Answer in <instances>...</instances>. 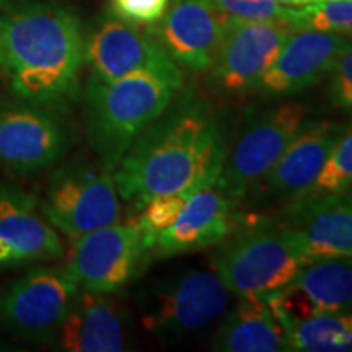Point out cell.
I'll use <instances>...</instances> for the list:
<instances>
[{"label": "cell", "instance_id": "1", "mask_svg": "<svg viewBox=\"0 0 352 352\" xmlns=\"http://www.w3.org/2000/svg\"><path fill=\"white\" fill-rule=\"evenodd\" d=\"M228 145L223 118L183 87L116 165L118 192L135 209L155 196L191 195L215 183Z\"/></svg>", "mask_w": 352, "mask_h": 352}, {"label": "cell", "instance_id": "12", "mask_svg": "<svg viewBox=\"0 0 352 352\" xmlns=\"http://www.w3.org/2000/svg\"><path fill=\"white\" fill-rule=\"evenodd\" d=\"M228 23L209 0H175L148 32L178 67L206 72L219 54Z\"/></svg>", "mask_w": 352, "mask_h": 352}, {"label": "cell", "instance_id": "16", "mask_svg": "<svg viewBox=\"0 0 352 352\" xmlns=\"http://www.w3.org/2000/svg\"><path fill=\"white\" fill-rule=\"evenodd\" d=\"M351 39L336 33L294 28L254 91L266 98L302 94L331 74Z\"/></svg>", "mask_w": 352, "mask_h": 352}, {"label": "cell", "instance_id": "26", "mask_svg": "<svg viewBox=\"0 0 352 352\" xmlns=\"http://www.w3.org/2000/svg\"><path fill=\"white\" fill-rule=\"evenodd\" d=\"M228 21L277 20L287 23L290 7L277 0H209Z\"/></svg>", "mask_w": 352, "mask_h": 352}, {"label": "cell", "instance_id": "23", "mask_svg": "<svg viewBox=\"0 0 352 352\" xmlns=\"http://www.w3.org/2000/svg\"><path fill=\"white\" fill-rule=\"evenodd\" d=\"M287 23L352 38V0H321L303 7H290Z\"/></svg>", "mask_w": 352, "mask_h": 352}, {"label": "cell", "instance_id": "10", "mask_svg": "<svg viewBox=\"0 0 352 352\" xmlns=\"http://www.w3.org/2000/svg\"><path fill=\"white\" fill-rule=\"evenodd\" d=\"M78 290L65 271L28 272L0 292V327L26 340H51Z\"/></svg>", "mask_w": 352, "mask_h": 352}, {"label": "cell", "instance_id": "2", "mask_svg": "<svg viewBox=\"0 0 352 352\" xmlns=\"http://www.w3.org/2000/svg\"><path fill=\"white\" fill-rule=\"evenodd\" d=\"M85 60L78 16L59 3L0 13V77L19 98L60 107L77 94Z\"/></svg>", "mask_w": 352, "mask_h": 352}, {"label": "cell", "instance_id": "15", "mask_svg": "<svg viewBox=\"0 0 352 352\" xmlns=\"http://www.w3.org/2000/svg\"><path fill=\"white\" fill-rule=\"evenodd\" d=\"M85 60L91 76L101 80H116L139 72H182L151 32L118 16L104 20L90 34L85 41Z\"/></svg>", "mask_w": 352, "mask_h": 352}, {"label": "cell", "instance_id": "9", "mask_svg": "<svg viewBox=\"0 0 352 352\" xmlns=\"http://www.w3.org/2000/svg\"><path fill=\"white\" fill-rule=\"evenodd\" d=\"M292 32L285 21H230L209 69L210 88L228 96L256 90Z\"/></svg>", "mask_w": 352, "mask_h": 352}, {"label": "cell", "instance_id": "13", "mask_svg": "<svg viewBox=\"0 0 352 352\" xmlns=\"http://www.w3.org/2000/svg\"><path fill=\"white\" fill-rule=\"evenodd\" d=\"M266 300L285 331L311 315L352 311V258L314 259Z\"/></svg>", "mask_w": 352, "mask_h": 352}, {"label": "cell", "instance_id": "5", "mask_svg": "<svg viewBox=\"0 0 352 352\" xmlns=\"http://www.w3.org/2000/svg\"><path fill=\"white\" fill-rule=\"evenodd\" d=\"M307 121L308 109L297 101H285L254 114L245 122L235 140H230L215 186L233 201L250 195Z\"/></svg>", "mask_w": 352, "mask_h": 352}, {"label": "cell", "instance_id": "22", "mask_svg": "<svg viewBox=\"0 0 352 352\" xmlns=\"http://www.w3.org/2000/svg\"><path fill=\"white\" fill-rule=\"evenodd\" d=\"M287 351L352 352V311H324L287 328Z\"/></svg>", "mask_w": 352, "mask_h": 352}, {"label": "cell", "instance_id": "32", "mask_svg": "<svg viewBox=\"0 0 352 352\" xmlns=\"http://www.w3.org/2000/svg\"><path fill=\"white\" fill-rule=\"evenodd\" d=\"M8 2V0H0V8H2L3 6H6V3Z\"/></svg>", "mask_w": 352, "mask_h": 352}, {"label": "cell", "instance_id": "14", "mask_svg": "<svg viewBox=\"0 0 352 352\" xmlns=\"http://www.w3.org/2000/svg\"><path fill=\"white\" fill-rule=\"evenodd\" d=\"M279 222L296 236L308 263L352 258V189L290 201Z\"/></svg>", "mask_w": 352, "mask_h": 352}, {"label": "cell", "instance_id": "20", "mask_svg": "<svg viewBox=\"0 0 352 352\" xmlns=\"http://www.w3.org/2000/svg\"><path fill=\"white\" fill-rule=\"evenodd\" d=\"M0 240L12 248L16 261L56 259L64 254L59 233L39 215L32 197L0 191Z\"/></svg>", "mask_w": 352, "mask_h": 352}, {"label": "cell", "instance_id": "17", "mask_svg": "<svg viewBox=\"0 0 352 352\" xmlns=\"http://www.w3.org/2000/svg\"><path fill=\"white\" fill-rule=\"evenodd\" d=\"M239 223L235 201L215 184L188 196L178 219L153 241L152 253L162 258L201 252L220 245Z\"/></svg>", "mask_w": 352, "mask_h": 352}, {"label": "cell", "instance_id": "28", "mask_svg": "<svg viewBox=\"0 0 352 352\" xmlns=\"http://www.w3.org/2000/svg\"><path fill=\"white\" fill-rule=\"evenodd\" d=\"M168 3L170 0H111V8L118 19L127 23L152 26L165 15Z\"/></svg>", "mask_w": 352, "mask_h": 352}, {"label": "cell", "instance_id": "21", "mask_svg": "<svg viewBox=\"0 0 352 352\" xmlns=\"http://www.w3.org/2000/svg\"><path fill=\"white\" fill-rule=\"evenodd\" d=\"M220 352L287 351V334L263 296L239 297L212 340Z\"/></svg>", "mask_w": 352, "mask_h": 352}, {"label": "cell", "instance_id": "31", "mask_svg": "<svg viewBox=\"0 0 352 352\" xmlns=\"http://www.w3.org/2000/svg\"><path fill=\"white\" fill-rule=\"evenodd\" d=\"M277 2L284 7H296V2H294V0H277Z\"/></svg>", "mask_w": 352, "mask_h": 352}, {"label": "cell", "instance_id": "6", "mask_svg": "<svg viewBox=\"0 0 352 352\" xmlns=\"http://www.w3.org/2000/svg\"><path fill=\"white\" fill-rule=\"evenodd\" d=\"M41 212L72 240L121 220V196L114 170L107 165H76L51 178Z\"/></svg>", "mask_w": 352, "mask_h": 352}, {"label": "cell", "instance_id": "7", "mask_svg": "<svg viewBox=\"0 0 352 352\" xmlns=\"http://www.w3.org/2000/svg\"><path fill=\"white\" fill-rule=\"evenodd\" d=\"M232 292L214 270H188L152 290L144 324L165 340L204 331L227 311Z\"/></svg>", "mask_w": 352, "mask_h": 352}, {"label": "cell", "instance_id": "3", "mask_svg": "<svg viewBox=\"0 0 352 352\" xmlns=\"http://www.w3.org/2000/svg\"><path fill=\"white\" fill-rule=\"evenodd\" d=\"M183 85V74L139 72L85 87V127L101 164L116 168L127 148L165 111Z\"/></svg>", "mask_w": 352, "mask_h": 352}, {"label": "cell", "instance_id": "30", "mask_svg": "<svg viewBox=\"0 0 352 352\" xmlns=\"http://www.w3.org/2000/svg\"><path fill=\"white\" fill-rule=\"evenodd\" d=\"M296 2V7H303V6H310V3L315 2H321V0H294Z\"/></svg>", "mask_w": 352, "mask_h": 352}, {"label": "cell", "instance_id": "27", "mask_svg": "<svg viewBox=\"0 0 352 352\" xmlns=\"http://www.w3.org/2000/svg\"><path fill=\"white\" fill-rule=\"evenodd\" d=\"M328 98L336 108L352 114V39L329 74Z\"/></svg>", "mask_w": 352, "mask_h": 352}, {"label": "cell", "instance_id": "18", "mask_svg": "<svg viewBox=\"0 0 352 352\" xmlns=\"http://www.w3.org/2000/svg\"><path fill=\"white\" fill-rule=\"evenodd\" d=\"M344 122L307 121L256 188L263 196L285 204L305 195L327 164Z\"/></svg>", "mask_w": 352, "mask_h": 352}, {"label": "cell", "instance_id": "24", "mask_svg": "<svg viewBox=\"0 0 352 352\" xmlns=\"http://www.w3.org/2000/svg\"><path fill=\"white\" fill-rule=\"evenodd\" d=\"M352 189V120L342 127L327 164L305 196L329 195Z\"/></svg>", "mask_w": 352, "mask_h": 352}, {"label": "cell", "instance_id": "8", "mask_svg": "<svg viewBox=\"0 0 352 352\" xmlns=\"http://www.w3.org/2000/svg\"><path fill=\"white\" fill-rule=\"evenodd\" d=\"M148 253L135 220H120L74 240L65 272L80 290L118 292L131 283Z\"/></svg>", "mask_w": 352, "mask_h": 352}, {"label": "cell", "instance_id": "25", "mask_svg": "<svg viewBox=\"0 0 352 352\" xmlns=\"http://www.w3.org/2000/svg\"><path fill=\"white\" fill-rule=\"evenodd\" d=\"M188 196L189 195H186V192L155 196L140 208V214L134 220L139 226L140 232H142L144 240L151 253L157 236L173 226L175 220L178 219Z\"/></svg>", "mask_w": 352, "mask_h": 352}, {"label": "cell", "instance_id": "11", "mask_svg": "<svg viewBox=\"0 0 352 352\" xmlns=\"http://www.w3.org/2000/svg\"><path fill=\"white\" fill-rule=\"evenodd\" d=\"M69 135L50 107L20 101L0 107V165L16 171L50 168L67 152Z\"/></svg>", "mask_w": 352, "mask_h": 352}, {"label": "cell", "instance_id": "29", "mask_svg": "<svg viewBox=\"0 0 352 352\" xmlns=\"http://www.w3.org/2000/svg\"><path fill=\"white\" fill-rule=\"evenodd\" d=\"M8 263H16V258L15 254H13L10 246L6 245L2 240H0V266Z\"/></svg>", "mask_w": 352, "mask_h": 352}, {"label": "cell", "instance_id": "19", "mask_svg": "<svg viewBox=\"0 0 352 352\" xmlns=\"http://www.w3.org/2000/svg\"><path fill=\"white\" fill-rule=\"evenodd\" d=\"M56 336L60 349L69 352H120L127 344L116 303L88 290H78Z\"/></svg>", "mask_w": 352, "mask_h": 352}, {"label": "cell", "instance_id": "4", "mask_svg": "<svg viewBox=\"0 0 352 352\" xmlns=\"http://www.w3.org/2000/svg\"><path fill=\"white\" fill-rule=\"evenodd\" d=\"M308 261L296 236L279 220L236 223L210 264L232 294L271 296L292 283Z\"/></svg>", "mask_w": 352, "mask_h": 352}]
</instances>
